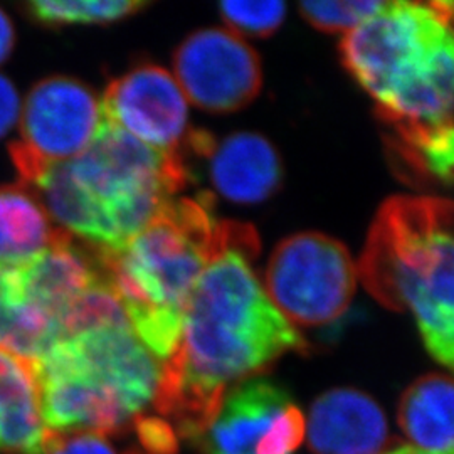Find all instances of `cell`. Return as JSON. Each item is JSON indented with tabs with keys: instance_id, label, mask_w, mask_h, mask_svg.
Returning <instances> with one entry per match:
<instances>
[{
	"instance_id": "4",
	"label": "cell",
	"mask_w": 454,
	"mask_h": 454,
	"mask_svg": "<svg viewBox=\"0 0 454 454\" xmlns=\"http://www.w3.org/2000/svg\"><path fill=\"white\" fill-rule=\"evenodd\" d=\"M227 223L209 202L172 199L127 243L93 247L99 273L125 309L131 330L157 358L170 357L195 285L221 247Z\"/></svg>"
},
{
	"instance_id": "5",
	"label": "cell",
	"mask_w": 454,
	"mask_h": 454,
	"mask_svg": "<svg viewBox=\"0 0 454 454\" xmlns=\"http://www.w3.org/2000/svg\"><path fill=\"white\" fill-rule=\"evenodd\" d=\"M453 204L439 197L397 195L373 219L357 275L384 307L411 309L427 352L451 369Z\"/></svg>"
},
{
	"instance_id": "3",
	"label": "cell",
	"mask_w": 454,
	"mask_h": 454,
	"mask_svg": "<svg viewBox=\"0 0 454 454\" xmlns=\"http://www.w3.org/2000/svg\"><path fill=\"white\" fill-rule=\"evenodd\" d=\"M187 184L180 155L163 153L103 121L82 155L34 184L59 229L112 249L127 243Z\"/></svg>"
},
{
	"instance_id": "17",
	"label": "cell",
	"mask_w": 454,
	"mask_h": 454,
	"mask_svg": "<svg viewBox=\"0 0 454 454\" xmlns=\"http://www.w3.org/2000/svg\"><path fill=\"white\" fill-rule=\"evenodd\" d=\"M56 340V325L26 298L16 268L0 266V348L33 364Z\"/></svg>"
},
{
	"instance_id": "9",
	"label": "cell",
	"mask_w": 454,
	"mask_h": 454,
	"mask_svg": "<svg viewBox=\"0 0 454 454\" xmlns=\"http://www.w3.org/2000/svg\"><path fill=\"white\" fill-rule=\"evenodd\" d=\"M174 78L187 103L211 114H232L260 95L262 67L243 37L207 27L176 49Z\"/></svg>"
},
{
	"instance_id": "24",
	"label": "cell",
	"mask_w": 454,
	"mask_h": 454,
	"mask_svg": "<svg viewBox=\"0 0 454 454\" xmlns=\"http://www.w3.org/2000/svg\"><path fill=\"white\" fill-rule=\"evenodd\" d=\"M14 46V27L9 17L0 11V63L9 56L11 49Z\"/></svg>"
},
{
	"instance_id": "2",
	"label": "cell",
	"mask_w": 454,
	"mask_h": 454,
	"mask_svg": "<svg viewBox=\"0 0 454 454\" xmlns=\"http://www.w3.org/2000/svg\"><path fill=\"white\" fill-rule=\"evenodd\" d=\"M453 4L386 2L340 43L341 61L371 95L407 159L453 176Z\"/></svg>"
},
{
	"instance_id": "12",
	"label": "cell",
	"mask_w": 454,
	"mask_h": 454,
	"mask_svg": "<svg viewBox=\"0 0 454 454\" xmlns=\"http://www.w3.org/2000/svg\"><path fill=\"white\" fill-rule=\"evenodd\" d=\"M389 446V424L379 403L362 390L332 389L313 401L309 448L313 454H380Z\"/></svg>"
},
{
	"instance_id": "7",
	"label": "cell",
	"mask_w": 454,
	"mask_h": 454,
	"mask_svg": "<svg viewBox=\"0 0 454 454\" xmlns=\"http://www.w3.org/2000/svg\"><path fill=\"white\" fill-rule=\"evenodd\" d=\"M357 279V264L340 241L300 232L276 246L264 292L293 326H320L339 320L350 307Z\"/></svg>"
},
{
	"instance_id": "10",
	"label": "cell",
	"mask_w": 454,
	"mask_h": 454,
	"mask_svg": "<svg viewBox=\"0 0 454 454\" xmlns=\"http://www.w3.org/2000/svg\"><path fill=\"white\" fill-rule=\"evenodd\" d=\"M99 103L103 121L153 150L180 155L194 138L189 103L162 66L142 65L125 73L106 88Z\"/></svg>"
},
{
	"instance_id": "13",
	"label": "cell",
	"mask_w": 454,
	"mask_h": 454,
	"mask_svg": "<svg viewBox=\"0 0 454 454\" xmlns=\"http://www.w3.org/2000/svg\"><path fill=\"white\" fill-rule=\"evenodd\" d=\"M209 157L214 189L236 204H260L275 194L283 179L275 146L258 133H232L212 144Z\"/></svg>"
},
{
	"instance_id": "19",
	"label": "cell",
	"mask_w": 454,
	"mask_h": 454,
	"mask_svg": "<svg viewBox=\"0 0 454 454\" xmlns=\"http://www.w3.org/2000/svg\"><path fill=\"white\" fill-rule=\"evenodd\" d=\"M384 4L380 0L301 2L300 12L318 31L348 34L375 16Z\"/></svg>"
},
{
	"instance_id": "6",
	"label": "cell",
	"mask_w": 454,
	"mask_h": 454,
	"mask_svg": "<svg viewBox=\"0 0 454 454\" xmlns=\"http://www.w3.org/2000/svg\"><path fill=\"white\" fill-rule=\"evenodd\" d=\"M33 369L80 386L133 422L153 401L162 364L130 324H110L59 339Z\"/></svg>"
},
{
	"instance_id": "23",
	"label": "cell",
	"mask_w": 454,
	"mask_h": 454,
	"mask_svg": "<svg viewBox=\"0 0 454 454\" xmlns=\"http://www.w3.org/2000/svg\"><path fill=\"white\" fill-rule=\"evenodd\" d=\"M19 97L14 84L0 74V138L16 123Z\"/></svg>"
},
{
	"instance_id": "18",
	"label": "cell",
	"mask_w": 454,
	"mask_h": 454,
	"mask_svg": "<svg viewBox=\"0 0 454 454\" xmlns=\"http://www.w3.org/2000/svg\"><path fill=\"white\" fill-rule=\"evenodd\" d=\"M29 16L46 26L106 24L145 9L140 0H90V2H31Z\"/></svg>"
},
{
	"instance_id": "15",
	"label": "cell",
	"mask_w": 454,
	"mask_h": 454,
	"mask_svg": "<svg viewBox=\"0 0 454 454\" xmlns=\"http://www.w3.org/2000/svg\"><path fill=\"white\" fill-rule=\"evenodd\" d=\"M397 422L422 453L453 454L451 377L427 373L414 380L399 401Z\"/></svg>"
},
{
	"instance_id": "14",
	"label": "cell",
	"mask_w": 454,
	"mask_h": 454,
	"mask_svg": "<svg viewBox=\"0 0 454 454\" xmlns=\"http://www.w3.org/2000/svg\"><path fill=\"white\" fill-rule=\"evenodd\" d=\"M33 364L0 348V454H48Z\"/></svg>"
},
{
	"instance_id": "1",
	"label": "cell",
	"mask_w": 454,
	"mask_h": 454,
	"mask_svg": "<svg viewBox=\"0 0 454 454\" xmlns=\"http://www.w3.org/2000/svg\"><path fill=\"white\" fill-rule=\"evenodd\" d=\"M258 247L253 227L227 223L221 247L187 301L179 345L162 364L152 403L191 444L204 434L231 386L307 347L251 266Z\"/></svg>"
},
{
	"instance_id": "26",
	"label": "cell",
	"mask_w": 454,
	"mask_h": 454,
	"mask_svg": "<svg viewBox=\"0 0 454 454\" xmlns=\"http://www.w3.org/2000/svg\"><path fill=\"white\" fill-rule=\"evenodd\" d=\"M416 454H431V453H422V451H418Z\"/></svg>"
},
{
	"instance_id": "22",
	"label": "cell",
	"mask_w": 454,
	"mask_h": 454,
	"mask_svg": "<svg viewBox=\"0 0 454 454\" xmlns=\"http://www.w3.org/2000/svg\"><path fill=\"white\" fill-rule=\"evenodd\" d=\"M48 454H118L106 436L97 433L54 434Z\"/></svg>"
},
{
	"instance_id": "11",
	"label": "cell",
	"mask_w": 454,
	"mask_h": 454,
	"mask_svg": "<svg viewBox=\"0 0 454 454\" xmlns=\"http://www.w3.org/2000/svg\"><path fill=\"white\" fill-rule=\"evenodd\" d=\"M292 403L275 380L247 379L227 390L211 424L192 446L199 454H261L276 419Z\"/></svg>"
},
{
	"instance_id": "16",
	"label": "cell",
	"mask_w": 454,
	"mask_h": 454,
	"mask_svg": "<svg viewBox=\"0 0 454 454\" xmlns=\"http://www.w3.org/2000/svg\"><path fill=\"white\" fill-rule=\"evenodd\" d=\"M61 229L26 185L0 187V266H19L48 249Z\"/></svg>"
},
{
	"instance_id": "8",
	"label": "cell",
	"mask_w": 454,
	"mask_h": 454,
	"mask_svg": "<svg viewBox=\"0 0 454 454\" xmlns=\"http://www.w3.org/2000/svg\"><path fill=\"white\" fill-rule=\"evenodd\" d=\"M101 123V103L82 82L69 78L37 82L26 101L20 138L11 146L22 185H34L49 168L82 155Z\"/></svg>"
},
{
	"instance_id": "21",
	"label": "cell",
	"mask_w": 454,
	"mask_h": 454,
	"mask_svg": "<svg viewBox=\"0 0 454 454\" xmlns=\"http://www.w3.org/2000/svg\"><path fill=\"white\" fill-rule=\"evenodd\" d=\"M133 429L142 446L153 454H179L180 439L174 426L163 418L138 414L133 419Z\"/></svg>"
},
{
	"instance_id": "25",
	"label": "cell",
	"mask_w": 454,
	"mask_h": 454,
	"mask_svg": "<svg viewBox=\"0 0 454 454\" xmlns=\"http://www.w3.org/2000/svg\"><path fill=\"white\" fill-rule=\"evenodd\" d=\"M418 451L414 450V448H411V446H407L404 442H401V444H395L394 448H390L389 451H384V453L380 454H416Z\"/></svg>"
},
{
	"instance_id": "20",
	"label": "cell",
	"mask_w": 454,
	"mask_h": 454,
	"mask_svg": "<svg viewBox=\"0 0 454 454\" xmlns=\"http://www.w3.org/2000/svg\"><path fill=\"white\" fill-rule=\"evenodd\" d=\"M219 12L227 29L236 35L268 37L276 33L285 17V2H223Z\"/></svg>"
}]
</instances>
